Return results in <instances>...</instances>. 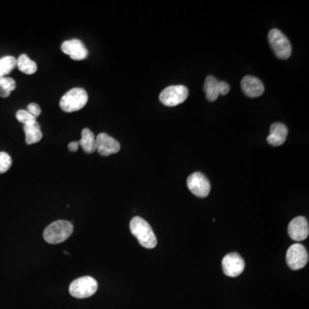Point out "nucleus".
I'll list each match as a JSON object with an SVG mask.
<instances>
[{"label": "nucleus", "instance_id": "nucleus-1", "mask_svg": "<svg viewBox=\"0 0 309 309\" xmlns=\"http://www.w3.org/2000/svg\"><path fill=\"white\" fill-rule=\"evenodd\" d=\"M130 229L141 246L148 249L156 248L158 244L157 237L151 227L144 219L139 217L133 218L130 223Z\"/></svg>", "mask_w": 309, "mask_h": 309}, {"label": "nucleus", "instance_id": "nucleus-2", "mask_svg": "<svg viewBox=\"0 0 309 309\" xmlns=\"http://www.w3.org/2000/svg\"><path fill=\"white\" fill-rule=\"evenodd\" d=\"M73 225L65 220L53 222L45 229L44 239L49 244H59L67 240L72 235Z\"/></svg>", "mask_w": 309, "mask_h": 309}, {"label": "nucleus", "instance_id": "nucleus-3", "mask_svg": "<svg viewBox=\"0 0 309 309\" xmlns=\"http://www.w3.org/2000/svg\"><path fill=\"white\" fill-rule=\"evenodd\" d=\"M88 94L82 88H73L64 95L59 102L60 108L66 113L80 110L88 102Z\"/></svg>", "mask_w": 309, "mask_h": 309}, {"label": "nucleus", "instance_id": "nucleus-4", "mask_svg": "<svg viewBox=\"0 0 309 309\" xmlns=\"http://www.w3.org/2000/svg\"><path fill=\"white\" fill-rule=\"evenodd\" d=\"M268 40L270 42V47L274 53L280 59H287L290 58L292 47L289 39L282 33L281 31L273 28L268 34Z\"/></svg>", "mask_w": 309, "mask_h": 309}, {"label": "nucleus", "instance_id": "nucleus-5", "mask_svg": "<svg viewBox=\"0 0 309 309\" xmlns=\"http://www.w3.org/2000/svg\"><path fill=\"white\" fill-rule=\"evenodd\" d=\"M98 289L97 280L91 276H83L76 279L70 285V294L77 299L88 298L94 295Z\"/></svg>", "mask_w": 309, "mask_h": 309}, {"label": "nucleus", "instance_id": "nucleus-6", "mask_svg": "<svg viewBox=\"0 0 309 309\" xmlns=\"http://www.w3.org/2000/svg\"><path fill=\"white\" fill-rule=\"evenodd\" d=\"M189 95L188 88L184 85H172L161 92L160 102L167 107H175L185 102Z\"/></svg>", "mask_w": 309, "mask_h": 309}, {"label": "nucleus", "instance_id": "nucleus-7", "mask_svg": "<svg viewBox=\"0 0 309 309\" xmlns=\"http://www.w3.org/2000/svg\"><path fill=\"white\" fill-rule=\"evenodd\" d=\"M286 261L290 269L300 270L308 262V254L303 245L300 243L293 244L288 249Z\"/></svg>", "mask_w": 309, "mask_h": 309}, {"label": "nucleus", "instance_id": "nucleus-8", "mask_svg": "<svg viewBox=\"0 0 309 309\" xmlns=\"http://www.w3.org/2000/svg\"><path fill=\"white\" fill-rule=\"evenodd\" d=\"M188 188L195 196L205 198L210 192L209 179L202 173L196 172L189 175L188 178Z\"/></svg>", "mask_w": 309, "mask_h": 309}, {"label": "nucleus", "instance_id": "nucleus-9", "mask_svg": "<svg viewBox=\"0 0 309 309\" xmlns=\"http://www.w3.org/2000/svg\"><path fill=\"white\" fill-rule=\"evenodd\" d=\"M222 265L225 275L230 277L239 276L245 269L244 260L239 254L235 253L227 254L223 259Z\"/></svg>", "mask_w": 309, "mask_h": 309}, {"label": "nucleus", "instance_id": "nucleus-10", "mask_svg": "<svg viewBox=\"0 0 309 309\" xmlns=\"http://www.w3.org/2000/svg\"><path fill=\"white\" fill-rule=\"evenodd\" d=\"M97 150L102 157H108L110 154L118 153L120 149L119 142L107 133H100L96 138Z\"/></svg>", "mask_w": 309, "mask_h": 309}, {"label": "nucleus", "instance_id": "nucleus-11", "mask_svg": "<svg viewBox=\"0 0 309 309\" xmlns=\"http://www.w3.org/2000/svg\"><path fill=\"white\" fill-rule=\"evenodd\" d=\"M290 237L295 241L306 240L309 235L308 222L304 217H297L290 222L288 227Z\"/></svg>", "mask_w": 309, "mask_h": 309}, {"label": "nucleus", "instance_id": "nucleus-12", "mask_svg": "<svg viewBox=\"0 0 309 309\" xmlns=\"http://www.w3.org/2000/svg\"><path fill=\"white\" fill-rule=\"evenodd\" d=\"M61 50L64 53L69 55L73 60H83L88 55V51L83 42L74 39L67 41L61 45Z\"/></svg>", "mask_w": 309, "mask_h": 309}, {"label": "nucleus", "instance_id": "nucleus-13", "mask_svg": "<svg viewBox=\"0 0 309 309\" xmlns=\"http://www.w3.org/2000/svg\"><path fill=\"white\" fill-rule=\"evenodd\" d=\"M241 88L246 96L252 98L260 97L265 91V86L262 82L254 76L243 77Z\"/></svg>", "mask_w": 309, "mask_h": 309}, {"label": "nucleus", "instance_id": "nucleus-14", "mask_svg": "<svg viewBox=\"0 0 309 309\" xmlns=\"http://www.w3.org/2000/svg\"><path fill=\"white\" fill-rule=\"evenodd\" d=\"M288 128L283 123H274L270 127V134L267 137V142L273 146H280L286 141Z\"/></svg>", "mask_w": 309, "mask_h": 309}, {"label": "nucleus", "instance_id": "nucleus-15", "mask_svg": "<svg viewBox=\"0 0 309 309\" xmlns=\"http://www.w3.org/2000/svg\"><path fill=\"white\" fill-rule=\"evenodd\" d=\"M79 145L82 147L83 151L91 154L97 150V143L94 133L88 128H84L82 131V137L79 142Z\"/></svg>", "mask_w": 309, "mask_h": 309}, {"label": "nucleus", "instance_id": "nucleus-16", "mask_svg": "<svg viewBox=\"0 0 309 309\" xmlns=\"http://www.w3.org/2000/svg\"><path fill=\"white\" fill-rule=\"evenodd\" d=\"M23 130H24L25 140L27 144H36L40 142L43 137L41 130V126L37 121L34 124L24 126Z\"/></svg>", "mask_w": 309, "mask_h": 309}, {"label": "nucleus", "instance_id": "nucleus-17", "mask_svg": "<svg viewBox=\"0 0 309 309\" xmlns=\"http://www.w3.org/2000/svg\"><path fill=\"white\" fill-rule=\"evenodd\" d=\"M219 82L213 76H208L205 79L204 85V90L205 92L206 99L209 102H215L219 97Z\"/></svg>", "mask_w": 309, "mask_h": 309}, {"label": "nucleus", "instance_id": "nucleus-18", "mask_svg": "<svg viewBox=\"0 0 309 309\" xmlns=\"http://www.w3.org/2000/svg\"><path fill=\"white\" fill-rule=\"evenodd\" d=\"M17 67L20 72L27 75H32L37 71V65L35 61L28 58L26 54H22L17 58Z\"/></svg>", "mask_w": 309, "mask_h": 309}, {"label": "nucleus", "instance_id": "nucleus-19", "mask_svg": "<svg viewBox=\"0 0 309 309\" xmlns=\"http://www.w3.org/2000/svg\"><path fill=\"white\" fill-rule=\"evenodd\" d=\"M17 58L13 56H5L0 58V77H6L17 67Z\"/></svg>", "mask_w": 309, "mask_h": 309}, {"label": "nucleus", "instance_id": "nucleus-20", "mask_svg": "<svg viewBox=\"0 0 309 309\" xmlns=\"http://www.w3.org/2000/svg\"><path fill=\"white\" fill-rule=\"evenodd\" d=\"M17 84L13 78L0 77V97L3 98L10 97L11 92L16 89Z\"/></svg>", "mask_w": 309, "mask_h": 309}, {"label": "nucleus", "instance_id": "nucleus-21", "mask_svg": "<svg viewBox=\"0 0 309 309\" xmlns=\"http://www.w3.org/2000/svg\"><path fill=\"white\" fill-rule=\"evenodd\" d=\"M16 117H17V120L22 123L24 126L34 124L37 121L36 118H35L33 115H31L28 111L22 110V109L17 111V113H16Z\"/></svg>", "mask_w": 309, "mask_h": 309}, {"label": "nucleus", "instance_id": "nucleus-22", "mask_svg": "<svg viewBox=\"0 0 309 309\" xmlns=\"http://www.w3.org/2000/svg\"><path fill=\"white\" fill-rule=\"evenodd\" d=\"M12 164V160L10 154L6 152H0V174L8 171Z\"/></svg>", "mask_w": 309, "mask_h": 309}, {"label": "nucleus", "instance_id": "nucleus-23", "mask_svg": "<svg viewBox=\"0 0 309 309\" xmlns=\"http://www.w3.org/2000/svg\"><path fill=\"white\" fill-rule=\"evenodd\" d=\"M28 113H30L31 115H33L35 118H37L38 116H40L41 113H42V109L40 108V106L38 104H36V103H30L29 105L28 106Z\"/></svg>", "mask_w": 309, "mask_h": 309}, {"label": "nucleus", "instance_id": "nucleus-24", "mask_svg": "<svg viewBox=\"0 0 309 309\" xmlns=\"http://www.w3.org/2000/svg\"><path fill=\"white\" fill-rule=\"evenodd\" d=\"M229 90H230V87L226 82H224V81L219 82V93H220V95L225 96L229 93Z\"/></svg>", "mask_w": 309, "mask_h": 309}, {"label": "nucleus", "instance_id": "nucleus-25", "mask_svg": "<svg viewBox=\"0 0 309 309\" xmlns=\"http://www.w3.org/2000/svg\"><path fill=\"white\" fill-rule=\"evenodd\" d=\"M78 147H79V143H78V142H72V143H70V144H68V149H69L70 151H77Z\"/></svg>", "mask_w": 309, "mask_h": 309}]
</instances>
